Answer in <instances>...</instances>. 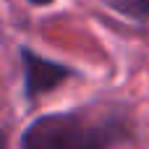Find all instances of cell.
Listing matches in <instances>:
<instances>
[{"label": "cell", "instance_id": "4", "mask_svg": "<svg viewBox=\"0 0 149 149\" xmlns=\"http://www.w3.org/2000/svg\"><path fill=\"white\" fill-rule=\"evenodd\" d=\"M29 5H37V8H45V5H52L55 0H26Z\"/></svg>", "mask_w": 149, "mask_h": 149}, {"label": "cell", "instance_id": "2", "mask_svg": "<svg viewBox=\"0 0 149 149\" xmlns=\"http://www.w3.org/2000/svg\"><path fill=\"white\" fill-rule=\"evenodd\" d=\"M18 60H21V76H24L21 92H24V100L29 105L37 102L39 97L55 92L60 84L81 76L79 68H73L68 63H60V60H52V58L31 50L29 45L18 47Z\"/></svg>", "mask_w": 149, "mask_h": 149}, {"label": "cell", "instance_id": "3", "mask_svg": "<svg viewBox=\"0 0 149 149\" xmlns=\"http://www.w3.org/2000/svg\"><path fill=\"white\" fill-rule=\"evenodd\" d=\"M110 10L136 24H149V0H102Z\"/></svg>", "mask_w": 149, "mask_h": 149}, {"label": "cell", "instance_id": "1", "mask_svg": "<svg viewBox=\"0 0 149 149\" xmlns=\"http://www.w3.org/2000/svg\"><path fill=\"white\" fill-rule=\"evenodd\" d=\"M134 126L123 110L73 107L45 113L26 123L18 149H113L131 139Z\"/></svg>", "mask_w": 149, "mask_h": 149}]
</instances>
